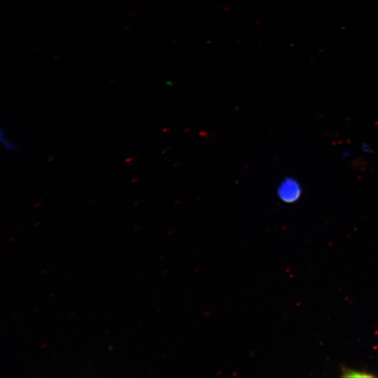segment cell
Wrapping results in <instances>:
<instances>
[{"mask_svg": "<svg viewBox=\"0 0 378 378\" xmlns=\"http://www.w3.org/2000/svg\"><path fill=\"white\" fill-rule=\"evenodd\" d=\"M277 192L281 200L291 203L299 198L301 188L296 181L293 178H286L280 183Z\"/></svg>", "mask_w": 378, "mask_h": 378, "instance_id": "1", "label": "cell"}, {"mask_svg": "<svg viewBox=\"0 0 378 378\" xmlns=\"http://www.w3.org/2000/svg\"><path fill=\"white\" fill-rule=\"evenodd\" d=\"M342 376L344 377H372L374 374L365 371L355 370L344 367L341 368Z\"/></svg>", "mask_w": 378, "mask_h": 378, "instance_id": "2", "label": "cell"}, {"mask_svg": "<svg viewBox=\"0 0 378 378\" xmlns=\"http://www.w3.org/2000/svg\"><path fill=\"white\" fill-rule=\"evenodd\" d=\"M0 134L1 142L4 146V148L9 151L16 150L18 148L16 145L12 143L7 138V136L4 134V130L2 129H1Z\"/></svg>", "mask_w": 378, "mask_h": 378, "instance_id": "3", "label": "cell"}]
</instances>
